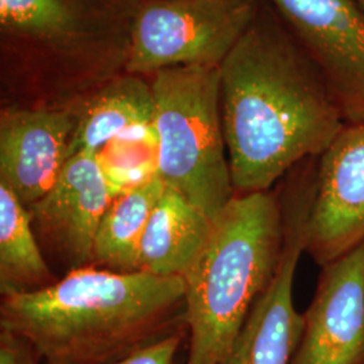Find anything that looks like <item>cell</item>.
<instances>
[{
	"label": "cell",
	"instance_id": "cell-1",
	"mask_svg": "<svg viewBox=\"0 0 364 364\" xmlns=\"http://www.w3.org/2000/svg\"><path fill=\"white\" fill-rule=\"evenodd\" d=\"M219 68L235 195L272 191L347 123L320 68L267 0Z\"/></svg>",
	"mask_w": 364,
	"mask_h": 364
},
{
	"label": "cell",
	"instance_id": "cell-2",
	"mask_svg": "<svg viewBox=\"0 0 364 364\" xmlns=\"http://www.w3.org/2000/svg\"><path fill=\"white\" fill-rule=\"evenodd\" d=\"M183 312L182 277L85 266L1 296L0 329L25 338L42 364H114L185 326Z\"/></svg>",
	"mask_w": 364,
	"mask_h": 364
},
{
	"label": "cell",
	"instance_id": "cell-3",
	"mask_svg": "<svg viewBox=\"0 0 364 364\" xmlns=\"http://www.w3.org/2000/svg\"><path fill=\"white\" fill-rule=\"evenodd\" d=\"M285 242L277 188L235 195L212 221L204 246L182 275L186 364H223L255 301L270 284Z\"/></svg>",
	"mask_w": 364,
	"mask_h": 364
},
{
	"label": "cell",
	"instance_id": "cell-4",
	"mask_svg": "<svg viewBox=\"0 0 364 364\" xmlns=\"http://www.w3.org/2000/svg\"><path fill=\"white\" fill-rule=\"evenodd\" d=\"M158 173L215 219L235 196L220 107V68L177 66L154 75Z\"/></svg>",
	"mask_w": 364,
	"mask_h": 364
},
{
	"label": "cell",
	"instance_id": "cell-5",
	"mask_svg": "<svg viewBox=\"0 0 364 364\" xmlns=\"http://www.w3.org/2000/svg\"><path fill=\"white\" fill-rule=\"evenodd\" d=\"M260 4L262 0H153L135 18L126 69L141 76L177 66H220Z\"/></svg>",
	"mask_w": 364,
	"mask_h": 364
},
{
	"label": "cell",
	"instance_id": "cell-6",
	"mask_svg": "<svg viewBox=\"0 0 364 364\" xmlns=\"http://www.w3.org/2000/svg\"><path fill=\"white\" fill-rule=\"evenodd\" d=\"M316 180L311 171L289 174L279 185L285 242L270 284L255 301L223 364H291L304 331L294 305V279L305 254Z\"/></svg>",
	"mask_w": 364,
	"mask_h": 364
},
{
	"label": "cell",
	"instance_id": "cell-7",
	"mask_svg": "<svg viewBox=\"0 0 364 364\" xmlns=\"http://www.w3.org/2000/svg\"><path fill=\"white\" fill-rule=\"evenodd\" d=\"M311 54L346 122L364 120V13L353 0H267Z\"/></svg>",
	"mask_w": 364,
	"mask_h": 364
},
{
	"label": "cell",
	"instance_id": "cell-8",
	"mask_svg": "<svg viewBox=\"0 0 364 364\" xmlns=\"http://www.w3.org/2000/svg\"><path fill=\"white\" fill-rule=\"evenodd\" d=\"M363 242L364 120H358L317 158L305 254L321 267Z\"/></svg>",
	"mask_w": 364,
	"mask_h": 364
},
{
	"label": "cell",
	"instance_id": "cell-9",
	"mask_svg": "<svg viewBox=\"0 0 364 364\" xmlns=\"http://www.w3.org/2000/svg\"><path fill=\"white\" fill-rule=\"evenodd\" d=\"M115 196L96 154H73L52 189L27 207L42 250L68 272L92 266L96 234Z\"/></svg>",
	"mask_w": 364,
	"mask_h": 364
},
{
	"label": "cell",
	"instance_id": "cell-10",
	"mask_svg": "<svg viewBox=\"0 0 364 364\" xmlns=\"http://www.w3.org/2000/svg\"><path fill=\"white\" fill-rule=\"evenodd\" d=\"M291 364H364V242L320 267Z\"/></svg>",
	"mask_w": 364,
	"mask_h": 364
},
{
	"label": "cell",
	"instance_id": "cell-11",
	"mask_svg": "<svg viewBox=\"0 0 364 364\" xmlns=\"http://www.w3.org/2000/svg\"><path fill=\"white\" fill-rule=\"evenodd\" d=\"M76 115L64 109L7 108L0 115V183L26 207L46 195L70 158Z\"/></svg>",
	"mask_w": 364,
	"mask_h": 364
},
{
	"label": "cell",
	"instance_id": "cell-12",
	"mask_svg": "<svg viewBox=\"0 0 364 364\" xmlns=\"http://www.w3.org/2000/svg\"><path fill=\"white\" fill-rule=\"evenodd\" d=\"M212 221L186 196L165 183L144 230L138 272L182 277L204 246Z\"/></svg>",
	"mask_w": 364,
	"mask_h": 364
},
{
	"label": "cell",
	"instance_id": "cell-13",
	"mask_svg": "<svg viewBox=\"0 0 364 364\" xmlns=\"http://www.w3.org/2000/svg\"><path fill=\"white\" fill-rule=\"evenodd\" d=\"M156 100L151 84L136 75L120 77L95 95L76 115L70 156L80 151L97 154L119 135L154 123Z\"/></svg>",
	"mask_w": 364,
	"mask_h": 364
},
{
	"label": "cell",
	"instance_id": "cell-14",
	"mask_svg": "<svg viewBox=\"0 0 364 364\" xmlns=\"http://www.w3.org/2000/svg\"><path fill=\"white\" fill-rule=\"evenodd\" d=\"M164 189L165 182L156 176L114 197L96 234L92 266L117 273L138 272L144 230Z\"/></svg>",
	"mask_w": 364,
	"mask_h": 364
},
{
	"label": "cell",
	"instance_id": "cell-15",
	"mask_svg": "<svg viewBox=\"0 0 364 364\" xmlns=\"http://www.w3.org/2000/svg\"><path fill=\"white\" fill-rule=\"evenodd\" d=\"M57 279L45 258L26 205L0 183V293H30Z\"/></svg>",
	"mask_w": 364,
	"mask_h": 364
},
{
	"label": "cell",
	"instance_id": "cell-16",
	"mask_svg": "<svg viewBox=\"0 0 364 364\" xmlns=\"http://www.w3.org/2000/svg\"><path fill=\"white\" fill-rule=\"evenodd\" d=\"M96 156L117 195L154 178L159 176L154 123L119 135Z\"/></svg>",
	"mask_w": 364,
	"mask_h": 364
},
{
	"label": "cell",
	"instance_id": "cell-17",
	"mask_svg": "<svg viewBox=\"0 0 364 364\" xmlns=\"http://www.w3.org/2000/svg\"><path fill=\"white\" fill-rule=\"evenodd\" d=\"M0 25L14 33L61 41L73 37L77 19L64 0H0Z\"/></svg>",
	"mask_w": 364,
	"mask_h": 364
},
{
	"label": "cell",
	"instance_id": "cell-18",
	"mask_svg": "<svg viewBox=\"0 0 364 364\" xmlns=\"http://www.w3.org/2000/svg\"><path fill=\"white\" fill-rule=\"evenodd\" d=\"M186 338V326H182L176 332L156 340L153 344L146 346L138 351L132 352L114 364H177L178 353Z\"/></svg>",
	"mask_w": 364,
	"mask_h": 364
},
{
	"label": "cell",
	"instance_id": "cell-19",
	"mask_svg": "<svg viewBox=\"0 0 364 364\" xmlns=\"http://www.w3.org/2000/svg\"><path fill=\"white\" fill-rule=\"evenodd\" d=\"M0 364H42L38 353L25 338L0 329Z\"/></svg>",
	"mask_w": 364,
	"mask_h": 364
},
{
	"label": "cell",
	"instance_id": "cell-20",
	"mask_svg": "<svg viewBox=\"0 0 364 364\" xmlns=\"http://www.w3.org/2000/svg\"><path fill=\"white\" fill-rule=\"evenodd\" d=\"M353 1L359 6V9L364 13V0H353Z\"/></svg>",
	"mask_w": 364,
	"mask_h": 364
}]
</instances>
